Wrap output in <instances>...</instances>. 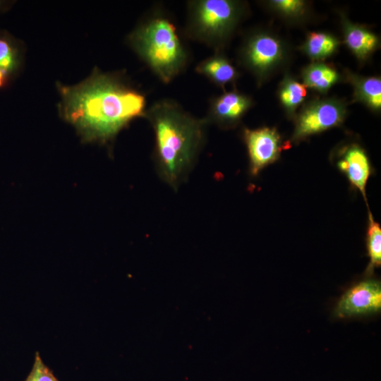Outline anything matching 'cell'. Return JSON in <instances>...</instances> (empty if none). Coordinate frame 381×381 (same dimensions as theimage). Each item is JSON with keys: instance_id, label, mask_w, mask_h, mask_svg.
I'll list each match as a JSON object with an SVG mask.
<instances>
[{"instance_id": "6da1fadb", "label": "cell", "mask_w": 381, "mask_h": 381, "mask_svg": "<svg viewBox=\"0 0 381 381\" xmlns=\"http://www.w3.org/2000/svg\"><path fill=\"white\" fill-rule=\"evenodd\" d=\"M58 89L61 116L86 141L107 142L145 114L143 94L117 76L98 70L75 85L58 84Z\"/></svg>"}, {"instance_id": "7a4b0ae2", "label": "cell", "mask_w": 381, "mask_h": 381, "mask_svg": "<svg viewBox=\"0 0 381 381\" xmlns=\"http://www.w3.org/2000/svg\"><path fill=\"white\" fill-rule=\"evenodd\" d=\"M145 116L154 130L158 171L168 184L176 188L202 146L207 120L196 119L168 100L152 105Z\"/></svg>"}, {"instance_id": "3957f363", "label": "cell", "mask_w": 381, "mask_h": 381, "mask_svg": "<svg viewBox=\"0 0 381 381\" xmlns=\"http://www.w3.org/2000/svg\"><path fill=\"white\" fill-rule=\"evenodd\" d=\"M135 52L166 83L183 70L188 60L186 50L174 23L158 16L147 20L129 37Z\"/></svg>"}, {"instance_id": "277c9868", "label": "cell", "mask_w": 381, "mask_h": 381, "mask_svg": "<svg viewBox=\"0 0 381 381\" xmlns=\"http://www.w3.org/2000/svg\"><path fill=\"white\" fill-rule=\"evenodd\" d=\"M240 15L241 8L234 1H193L188 7V32L196 40L216 46L230 35Z\"/></svg>"}, {"instance_id": "5b68a950", "label": "cell", "mask_w": 381, "mask_h": 381, "mask_svg": "<svg viewBox=\"0 0 381 381\" xmlns=\"http://www.w3.org/2000/svg\"><path fill=\"white\" fill-rule=\"evenodd\" d=\"M345 109L334 100L315 102L300 114L294 133V140H301L339 126L344 120Z\"/></svg>"}, {"instance_id": "8992f818", "label": "cell", "mask_w": 381, "mask_h": 381, "mask_svg": "<svg viewBox=\"0 0 381 381\" xmlns=\"http://www.w3.org/2000/svg\"><path fill=\"white\" fill-rule=\"evenodd\" d=\"M380 308V282L368 279L358 283L343 294L335 313L339 318H349L375 313Z\"/></svg>"}, {"instance_id": "52a82bcc", "label": "cell", "mask_w": 381, "mask_h": 381, "mask_svg": "<svg viewBox=\"0 0 381 381\" xmlns=\"http://www.w3.org/2000/svg\"><path fill=\"white\" fill-rule=\"evenodd\" d=\"M243 137L253 176H256L264 167L279 158L282 150L281 139L275 128L245 129Z\"/></svg>"}, {"instance_id": "ba28073f", "label": "cell", "mask_w": 381, "mask_h": 381, "mask_svg": "<svg viewBox=\"0 0 381 381\" xmlns=\"http://www.w3.org/2000/svg\"><path fill=\"white\" fill-rule=\"evenodd\" d=\"M283 49L279 40L267 34H258L247 42L243 59L249 68L258 75H263L282 59Z\"/></svg>"}, {"instance_id": "9c48e42d", "label": "cell", "mask_w": 381, "mask_h": 381, "mask_svg": "<svg viewBox=\"0 0 381 381\" xmlns=\"http://www.w3.org/2000/svg\"><path fill=\"white\" fill-rule=\"evenodd\" d=\"M339 169L346 176L351 186L365 198V186L371 174V168L365 151L356 145L344 150L338 162Z\"/></svg>"}, {"instance_id": "30bf717a", "label": "cell", "mask_w": 381, "mask_h": 381, "mask_svg": "<svg viewBox=\"0 0 381 381\" xmlns=\"http://www.w3.org/2000/svg\"><path fill=\"white\" fill-rule=\"evenodd\" d=\"M251 104L250 99L237 91H230L214 98L210 105L209 117L220 124L238 121Z\"/></svg>"}, {"instance_id": "8fae6325", "label": "cell", "mask_w": 381, "mask_h": 381, "mask_svg": "<svg viewBox=\"0 0 381 381\" xmlns=\"http://www.w3.org/2000/svg\"><path fill=\"white\" fill-rule=\"evenodd\" d=\"M22 63L23 49L20 42L8 32L0 30V89L13 82Z\"/></svg>"}, {"instance_id": "7c38bea8", "label": "cell", "mask_w": 381, "mask_h": 381, "mask_svg": "<svg viewBox=\"0 0 381 381\" xmlns=\"http://www.w3.org/2000/svg\"><path fill=\"white\" fill-rule=\"evenodd\" d=\"M196 71L212 82L221 86L234 81L237 72L232 64L224 57L215 55L201 61Z\"/></svg>"}, {"instance_id": "4fadbf2b", "label": "cell", "mask_w": 381, "mask_h": 381, "mask_svg": "<svg viewBox=\"0 0 381 381\" xmlns=\"http://www.w3.org/2000/svg\"><path fill=\"white\" fill-rule=\"evenodd\" d=\"M344 35L346 44L359 59L368 56L378 43L373 33L349 23L344 24Z\"/></svg>"}, {"instance_id": "5bb4252c", "label": "cell", "mask_w": 381, "mask_h": 381, "mask_svg": "<svg viewBox=\"0 0 381 381\" xmlns=\"http://www.w3.org/2000/svg\"><path fill=\"white\" fill-rule=\"evenodd\" d=\"M303 77L306 87L325 92L338 80L339 75L331 66L315 63L306 68Z\"/></svg>"}, {"instance_id": "9a60e30c", "label": "cell", "mask_w": 381, "mask_h": 381, "mask_svg": "<svg viewBox=\"0 0 381 381\" xmlns=\"http://www.w3.org/2000/svg\"><path fill=\"white\" fill-rule=\"evenodd\" d=\"M337 46L338 41L334 37L323 32H311L303 49L310 57L321 59L333 54Z\"/></svg>"}, {"instance_id": "2e32d148", "label": "cell", "mask_w": 381, "mask_h": 381, "mask_svg": "<svg viewBox=\"0 0 381 381\" xmlns=\"http://www.w3.org/2000/svg\"><path fill=\"white\" fill-rule=\"evenodd\" d=\"M357 98L373 109L381 107V80L380 78L370 77L353 80Z\"/></svg>"}, {"instance_id": "e0dca14e", "label": "cell", "mask_w": 381, "mask_h": 381, "mask_svg": "<svg viewBox=\"0 0 381 381\" xmlns=\"http://www.w3.org/2000/svg\"><path fill=\"white\" fill-rule=\"evenodd\" d=\"M367 248L370 258L368 270L372 271L381 264V228L379 223L374 220L370 212L368 214Z\"/></svg>"}, {"instance_id": "ac0fdd59", "label": "cell", "mask_w": 381, "mask_h": 381, "mask_svg": "<svg viewBox=\"0 0 381 381\" xmlns=\"http://www.w3.org/2000/svg\"><path fill=\"white\" fill-rule=\"evenodd\" d=\"M306 86L291 78H286L282 83L279 97L284 107L293 111L306 98Z\"/></svg>"}, {"instance_id": "d6986e66", "label": "cell", "mask_w": 381, "mask_h": 381, "mask_svg": "<svg viewBox=\"0 0 381 381\" xmlns=\"http://www.w3.org/2000/svg\"><path fill=\"white\" fill-rule=\"evenodd\" d=\"M25 381H59L36 353L32 368Z\"/></svg>"}, {"instance_id": "ffe728a7", "label": "cell", "mask_w": 381, "mask_h": 381, "mask_svg": "<svg viewBox=\"0 0 381 381\" xmlns=\"http://www.w3.org/2000/svg\"><path fill=\"white\" fill-rule=\"evenodd\" d=\"M271 4L277 10L287 16L300 14L305 6L303 1L298 0H275L272 1Z\"/></svg>"}, {"instance_id": "44dd1931", "label": "cell", "mask_w": 381, "mask_h": 381, "mask_svg": "<svg viewBox=\"0 0 381 381\" xmlns=\"http://www.w3.org/2000/svg\"><path fill=\"white\" fill-rule=\"evenodd\" d=\"M12 4L13 1L0 0V13L7 11Z\"/></svg>"}]
</instances>
